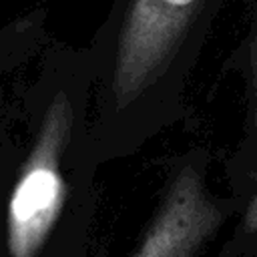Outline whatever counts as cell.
<instances>
[{"instance_id": "1", "label": "cell", "mask_w": 257, "mask_h": 257, "mask_svg": "<svg viewBox=\"0 0 257 257\" xmlns=\"http://www.w3.org/2000/svg\"><path fill=\"white\" fill-rule=\"evenodd\" d=\"M233 0H112L102 24L108 88L124 110L171 76Z\"/></svg>"}, {"instance_id": "2", "label": "cell", "mask_w": 257, "mask_h": 257, "mask_svg": "<svg viewBox=\"0 0 257 257\" xmlns=\"http://www.w3.org/2000/svg\"><path fill=\"white\" fill-rule=\"evenodd\" d=\"M70 120V96L60 88L48 102L34 149L24 161L8 201L6 245L10 257H36L60 217L66 197L60 159Z\"/></svg>"}, {"instance_id": "3", "label": "cell", "mask_w": 257, "mask_h": 257, "mask_svg": "<svg viewBox=\"0 0 257 257\" xmlns=\"http://www.w3.org/2000/svg\"><path fill=\"white\" fill-rule=\"evenodd\" d=\"M221 217L199 173L185 167L173 181L135 257H195L201 243L219 229Z\"/></svg>"}, {"instance_id": "4", "label": "cell", "mask_w": 257, "mask_h": 257, "mask_svg": "<svg viewBox=\"0 0 257 257\" xmlns=\"http://www.w3.org/2000/svg\"><path fill=\"white\" fill-rule=\"evenodd\" d=\"M251 8V28H249V42H247V64H249V78L255 96V120H257V0H247Z\"/></svg>"}, {"instance_id": "5", "label": "cell", "mask_w": 257, "mask_h": 257, "mask_svg": "<svg viewBox=\"0 0 257 257\" xmlns=\"http://www.w3.org/2000/svg\"><path fill=\"white\" fill-rule=\"evenodd\" d=\"M243 225H245V231H249V233L257 231V195L253 197V201L249 203V207H247V211H245V221H243Z\"/></svg>"}]
</instances>
